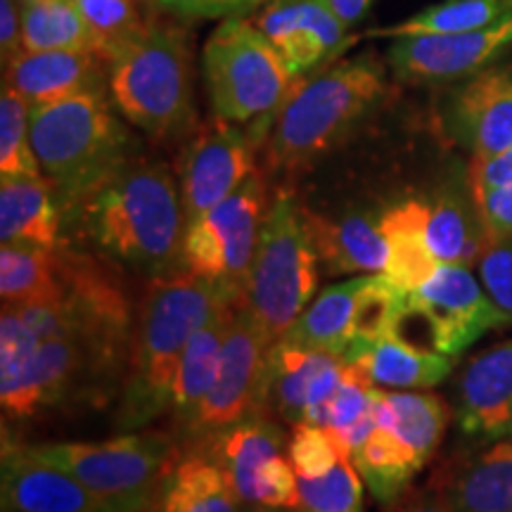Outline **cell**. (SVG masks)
<instances>
[{
  "mask_svg": "<svg viewBox=\"0 0 512 512\" xmlns=\"http://www.w3.org/2000/svg\"><path fill=\"white\" fill-rule=\"evenodd\" d=\"M3 512H8V510H3Z\"/></svg>",
  "mask_w": 512,
  "mask_h": 512,
  "instance_id": "cell-49",
  "label": "cell"
},
{
  "mask_svg": "<svg viewBox=\"0 0 512 512\" xmlns=\"http://www.w3.org/2000/svg\"><path fill=\"white\" fill-rule=\"evenodd\" d=\"M318 268L320 259L306 228L304 207H299L292 192L278 190L261 226L245 299L273 342L316 299Z\"/></svg>",
  "mask_w": 512,
  "mask_h": 512,
  "instance_id": "cell-9",
  "label": "cell"
},
{
  "mask_svg": "<svg viewBox=\"0 0 512 512\" xmlns=\"http://www.w3.org/2000/svg\"><path fill=\"white\" fill-rule=\"evenodd\" d=\"M105 67L110 64L93 50H19L5 62L3 83L31 105H46L91 88H105Z\"/></svg>",
  "mask_w": 512,
  "mask_h": 512,
  "instance_id": "cell-21",
  "label": "cell"
},
{
  "mask_svg": "<svg viewBox=\"0 0 512 512\" xmlns=\"http://www.w3.org/2000/svg\"><path fill=\"white\" fill-rule=\"evenodd\" d=\"M287 458L292 460L299 477L316 479L330 475L339 460L349 456L342 451L328 427L299 422V425H292V434L287 439Z\"/></svg>",
  "mask_w": 512,
  "mask_h": 512,
  "instance_id": "cell-39",
  "label": "cell"
},
{
  "mask_svg": "<svg viewBox=\"0 0 512 512\" xmlns=\"http://www.w3.org/2000/svg\"><path fill=\"white\" fill-rule=\"evenodd\" d=\"M22 50H93L95 38L76 0H24Z\"/></svg>",
  "mask_w": 512,
  "mask_h": 512,
  "instance_id": "cell-34",
  "label": "cell"
},
{
  "mask_svg": "<svg viewBox=\"0 0 512 512\" xmlns=\"http://www.w3.org/2000/svg\"><path fill=\"white\" fill-rule=\"evenodd\" d=\"M254 24L294 76H304L349 46L344 38L347 27L330 0H266Z\"/></svg>",
  "mask_w": 512,
  "mask_h": 512,
  "instance_id": "cell-16",
  "label": "cell"
},
{
  "mask_svg": "<svg viewBox=\"0 0 512 512\" xmlns=\"http://www.w3.org/2000/svg\"><path fill=\"white\" fill-rule=\"evenodd\" d=\"M22 50V15H17L15 0H0V53L3 64Z\"/></svg>",
  "mask_w": 512,
  "mask_h": 512,
  "instance_id": "cell-44",
  "label": "cell"
},
{
  "mask_svg": "<svg viewBox=\"0 0 512 512\" xmlns=\"http://www.w3.org/2000/svg\"><path fill=\"white\" fill-rule=\"evenodd\" d=\"M256 150L259 147L252 133H242L238 124L214 117L209 124L197 126L183 147L178 166L188 226L233 195L254 174Z\"/></svg>",
  "mask_w": 512,
  "mask_h": 512,
  "instance_id": "cell-14",
  "label": "cell"
},
{
  "mask_svg": "<svg viewBox=\"0 0 512 512\" xmlns=\"http://www.w3.org/2000/svg\"><path fill=\"white\" fill-rule=\"evenodd\" d=\"M351 463L368 484L377 503L392 505L406 494L408 484L422 470L415 456L377 422L375 432L361 448L351 453Z\"/></svg>",
  "mask_w": 512,
  "mask_h": 512,
  "instance_id": "cell-33",
  "label": "cell"
},
{
  "mask_svg": "<svg viewBox=\"0 0 512 512\" xmlns=\"http://www.w3.org/2000/svg\"><path fill=\"white\" fill-rule=\"evenodd\" d=\"M363 477L351 458H342L325 477H299L297 512H366Z\"/></svg>",
  "mask_w": 512,
  "mask_h": 512,
  "instance_id": "cell-38",
  "label": "cell"
},
{
  "mask_svg": "<svg viewBox=\"0 0 512 512\" xmlns=\"http://www.w3.org/2000/svg\"><path fill=\"white\" fill-rule=\"evenodd\" d=\"M242 512H297V510H280V508H261V505H245Z\"/></svg>",
  "mask_w": 512,
  "mask_h": 512,
  "instance_id": "cell-47",
  "label": "cell"
},
{
  "mask_svg": "<svg viewBox=\"0 0 512 512\" xmlns=\"http://www.w3.org/2000/svg\"><path fill=\"white\" fill-rule=\"evenodd\" d=\"M280 425L283 422L275 420L273 415L254 411L211 441L209 448H204L228 472L245 505H254L261 467L285 451L287 439Z\"/></svg>",
  "mask_w": 512,
  "mask_h": 512,
  "instance_id": "cell-25",
  "label": "cell"
},
{
  "mask_svg": "<svg viewBox=\"0 0 512 512\" xmlns=\"http://www.w3.org/2000/svg\"><path fill=\"white\" fill-rule=\"evenodd\" d=\"M448 126L472 159L496 157L512 147V72H479L453 95Z\"/></svg>",
  "mask_w": 512,
  "mask_h": 512,
  "instance_id": "cell-18",
  "label": "cell"
},
{
  "mask_svg": "<svg viewBox=\"0 0 512 512\" xmlns=\"http://www.w3.org/2000/svg\"><path fill=\"white\" fill-rule=\"evenodd\" d=\"M456 422L475 439L501 441L512 432V339L467 361L456 389Z\"/></svg>",
  "mask_w": 512,
  "mask_h": 512,
  "instance_id": "cell-17",
  "label": "cell"
},
{
  "mask_svg": "<svg viewBox=\"0 0 512 512\" xmlns=\"http://www.w3.org/2000/svg\"><path fill=\"white\" fill-rule=\"evenodd\" d=\"M121 117L157 143L188 140L197 131L190 38L181 27L152 19L107 74Z\"/></svg>",
  "mask_w": 512,
  "mask_h": 512,
  "instance_id": "cell-6",
  "label": "cell"
},
{
  "mask_svg": "<svg viewBox=\"0 0 512 512\" xmlns=\"http://www.w3.org/2000/svg\"><path fill=\"white\" fill-rule=\"evenodd\" d=\"M512 46V17L463 34L394 38L389 64L401 81L444 83L475 76Z\"/></svg>",
  "mask_w": 512,
  "mask_h": 512,
  "instance_id": "cell-15",
  "label": "cell"
},
{
  "mask_svg": "<svg viewBox=\"0 0 512 512\" xmlns=\"http://www.w3.org/2000/svg\"><path fill=\"white\" fill-rule=\"evenodd\" d=\"M387 91L384 67L361 55L299 76L259 140L266 176L294 181L351 136Z\"/></svg>",
  "mask_w": 512,
  "mask_h": 512,
  "instance_id": "cell-4",
  "label": "cell"
},
{
  "mask_svg": "<svg viewBox=\"0 0 512 512\" xmlns=\"http://www.w3.org/2000/svg\"><path fill=\"white\" fill-rule=\"evenodd\" d=\"M472 200L477 204V211L479 216H482V223L486 233H489L491 245L498 240L512 238V185L477 190L472 192Z\"/></svg>",
  "mask_w": 512,
  "mask_h": 512,
  "instance_id": "cell-41",
  "label": "cell"
},
{
  "mask_svg": "<svg viewBox=\"0 0 512 512\" xmlns=\"http://www.w3.org/2000/svg\"><path fill=\"white\" fill-rule=\"evenodd\" d=\"M131 337L76 332L34 342L0 323V403L5 420H31L50 408L110 396L124 382Z\"/></svg>",
  "mask_w": 512,
  "mask_h": 512,
  "instance_id": "cell-3",
  "label": "cell"
},
{
  "mask_svg": "<svg viewBox=\"0 0 512 512\" xmlns=\"http://www.w3.org/2000/svg\"><path fill=\"white\" fill-rule=\"evenodd\" d=\"M427 200H403L382 209V230L389 245L387 278L401 290L413 292L437 271L425 240Z\"/></svg>",
  "mask_w": 512,
  "mask_h": 512,
  "instance_id": "cell-30",
  "label": "cell"
},
{
  "mask_svg": "<svg viewBox=\"0 0 512 512\" xmlns=\"http://www.w3.org/2000/svg\"><path fill=\"white\" fill-rule=\"evenodd\" d=\"M392 512H451L444 498L434 486H425V489L411 491V494H403L399 501L392 503Z\"/></svg>",
  "mask_w": 512,
  "mask_h": 512,
  "instance_id": "cell-45",
  "label": "cell"
},
{
  "mask_svg": "<svg viewBox=\"0 0 512 512\" xmlns=\"http://www.w3.org/2000/svg\"><path fill=\"white\" fill-rule=\"evenodd\" d=\"M377 422L394 434L415 460L425 467L444 439L448 408L441 396L427 392H392L373 389Z\"/></svg>",
  "mask_w": 512,
  "mask_h": 512,
  "instance_id": "cell-28",
  "label": "cell"
},
{
  "mask_svg": "<svg viewBox=\"0 0 512 512\" xmlns=\"http://www.w3.org/2000/svg\"><path fill=\"white\" fill-rule=\"evenodd\" d=\"M0 496L8 512H117L72 475L41 463L8 439L3 441Z\"/></svg>",
  "mask_w": 512,
  "mask_h": 512,
  "instance_id": "cell-19",
  "label": "cell"
},
{
  "mask_svg": "<svg viewBox=\"0 0 512 512\" xmlns=\"http://www.w3.org/2000/svg\"><path fill=\"white\" fill-rule=\"evenodd\" d=\"M271 344L273 339L266 335L249 306L245 302L235 306L216 380L195 415L174 432L181 453L204 451L211 441L254 411Z\"/></svg>",
  "mask_w": 512,
  "mask_h": 512,
  "instance_id": "cell-12",
  "label": "cell"
},
{
  "mask_svg": "<svg viewBox=\"0 0 512 512\" xmlns=\"http://www.w3.org/2000/svg\"><path fill=\"white\" fill-rule=\"evenodd\" d=\"M425 240L439 266L479 264L482 254L491 247L475 200L467 204L465 197L451 190L427 200Z\"/></svg>",
  "mask_w": 512,
  "mask_h": 512,
  "instance_id": "cell-29",
  "label": "cell"
},
{
  "mask_svg": "<svg viewBox=\"0 0 512 512\" xmlns=\"http://www.w3.org/2000/svg\"><path fill=\"white\" fill-rule=\"evenodd\" d=\"M266 0H155L157 8L183 19L238 17L261 8Z\"/></svg>",
  "mask_w": 512,
  "mask_h": 512,
  "instance_id": "cell-42",
  "label": "cell"
},
{
  "mask_svg": "<svg viewBox=\"0 0 512 512\" xmlns=\"http://www.w3.org/2000/svg\"><path fill=\"white\" fill-rule=\"evenodd\" d=\"M432 486L451 512H512V444L496 441L441 467Z\"/></svg>",
  "mask_w": 512,
  "mask_h": 512,
  "instance_id": "cell-22",
  "label": "cell"
},
{
  "mask_svg": "<svg viewBox=\"0 0 512 512\" xmlns=\"http://www.w3.org/2000/svg\"><path fill=\"white\" fill-rule=\"evenodd\" d=\"M138 3L147 5V8H152V5H155V0H138ZM155 8H157V5H155Z\"/></svg>",
  "mask_w": 512,
  "mask_h": 512,
  "instance_id": "cell-48",
  "label": "cell"
},
{
  "mask_svg": "<svg viewBox=\"0 0 512 512\" xmlns=\"http://www.w3.org/2000/svg\"><path fill=\"white\" fill-rule=\"evenodd\" d=\"M240 302L221 306L219 311L202 325L195 335L190 337L188 347H185L181 363H178L176 380H174V396H171V422H174V432L195 415L204 396L209 394L211 384L219 373V363L223 354V344H226L228 325L233 318L235 306Z\"/></svg>",
  "mask_w": 512,
  "mask_h": 512,
  "instance_id": "cell-27",
  "label": "cell"
},
{
  "mask_svg": "<svg viewBox=\"0 0 512 512\" xmlns=\"http://www.w3.org/2000/svg\"><path fill=\"white\" fill-rule=\"evenodd\" d=\"M69 219L98 256L117 268L147 280L188 273L183 197L174 171L162 162L133 157L76 204Z\"/></svg>",
  "mask_w": 512,
  "mask_h": 512,
  "instance_id": "cell-1",
  "label": "cell"
},
{
  "mask_svg": "<svg viewBox=\"0 0 512 512\" xmlns=\"http://www.w3.org/2000/svg\"><path fill=\"white\" fill-rule=\"evenodd\" d=\"M202 69L214 117L238 126L254 124L249 133L256 147L299 79L256 24L242 15L226 17L211 31L202 50Z\"/></svg>",
  "mask_w": 512,
  "mask_h": 512,
  "instance_id": "cell-7",
  "label": "cell"
},
{
  "mask_svg": "<svg viewBox=\"0 0 512 512\" xmlns=\"http://www.w3.org/2000/svg\"><path fill=\"white\" fill-rule=\"evenodd\" d=\"M29 456L72 475L117 512H152L171 467L183 456L174 434L124 432L100 444H34Z\"/></svg>",
  "mask_w": 512,
  "mask_h": 512,
  "instance_id": "cell-8",
  "label": "cell"
},
{
  "mask_svg": "<svg viewBox=\"0 0 512 512\" xmlns=\"http://www.w3.org/2000/svg\"><path fill=\"white\" fill-rule=\"evenodd\" d=\"M228 472L207 451L178 458L166 475L152 512H242Z\"/></svg>",
  "mask_w": 512,
  "mask_h": 512,
  "instance_id": "cell-26",
  "label": "cell"
},
{
  "mask_svg": "<svg viewBox=\"0 0 512 512\" xmlns=\"http://www.w3.org/2000/svg\"><path fill=\"white\" fill-rule=\"evenodd\" d=\"M375 387L392 392H413V389H432L451 375L453 358L439 351L420 349L394 332L377 339L373 349L361 358Z\"/></svg>",
  "mask_w": 512,
  "mask_h": 512,
  "instance_id": "cell-31",
  "label": "cell"
},
{
  "mask_svg": "<svg viewBox=\"0 0 512 512\" xmlns=\"http://www.w3.org/2000/svg\"><path fill=\"white\" fill-rule=\"evenodd\" d=\"M330 356L325 351L297 347L285 339L273 342L266 354L254 411L273 415L283 425L304 422L313 380Z\"/></svg>",
  "mask_w": 512,
  "mask_h": 512,
  "instance_id": "cell-24",
  "label": "cell"
},
{
  "mask_svg": "<svg viewBox=\"0 0 512 512\" xmlns=\"http://www.w3.org/2000/svg\"><path fill=\"white\" fill-rule=\"evenodd\" d=\"M401 316L425 328L427 349L456 358L491 330L512 325L470 266L441 264L406 294Z\"/></svg>",
  "mask_w": 512,
  "mask_h": 512,
  "instance_id": "cell-13",
  "label": "cell"
},
{
  "mask_svg": "<svg viewBox=\"0 0 512 512\" xmlns=\"http://www.w3.org/2000/svg\"><path fill=\"white\" fill-rule=\"evenodd\" d=\"M271 207L268 176L256 169L233 195L185 228L183 254L190 273L214 280L245 302L261 226Z\"/></svg>",
  "mask_w": 512,
  "mask_h": 512,
  "instance_id": "cell-11",
  "label": "cell"
},
{
  "mask_svg": "<svg viewBox=\"0 0 512 512\" xmlns=\"http://www.w3.org/2000/svg\"><path fill=\"white\" fill-rule=\"evenodd\" d=\"M242 302L226 287L195 273L150 280L133 318L126 375L114 427L136 432L169 413L178 363L190 337L221 306Z\"/></svg>",
  "mask_w": 512,
  "mask_h": 512,
  "instance_id": "cell-2",
  "label": "cell"
},
{
  "mask_svg": "<svg viewBox=\"0 0 512 512\" xmlns=\"http://www.w3.org/2000/svg\"><path fill=\"white\" fill-rule=\"evenodd\" d=\"M467 183H470L472 192L512 185V147L496 157L472 159Z\"/></svg>",
  "mask_w": 512,
  "mask_h": 512,
  "instance_id": "cell-43",
  "label": "cell"
},
{
  "mask_svg": "<svg viewBox=\"0 0 512 512\" xmlns=\"http://www.w3.org/2000/svg\"><path fill=\"white\" fill-rule=\"evenodd\" d=\"M330 5L344 22V27H351V24H356L358 19L366 15L373 0H330Z\"/></svg>",
  "mask_w": 512,
  "mask_h": 512,
  "instance_id": "cell-46",
  "label": "cell"
},
{
  "mask_svg": "<svg viewBox=\"0 0 512 512\" xmlns=\"http://www.w3.org/2000/svg\"><path fill=\"white\" fill-rule=\"evenodd\" d=\"M31 147L64 216L133 159V138L105 88L31 105Z\"/></svg>",
  "mask_w": 512,
  "mask_h": 512,
  "instance_id": "cell-5",
  "label": "cell"
},
{
  "mask_svg": "<svg viewBox=\"0 0 512 512\" xmlns=\"http://www.w3.org/2000/svg\"><path fill=\"white\" fill-rule=\"evenodd\" d=\"M512 17V0H446L418 12L401 24L368 31V36L406 38L430 34H463L491 27Z\"/></svg>",
  "mask_w": 512,
  "mask_h": 512,
  "instance_id": "cell-35",
  "label": "cell"
},
{
  "mask_svg": "<svg viewBox=\"0 0 512 512\" xmlns=\"http://www.w3.org/2000/svg\"><path fill=\"white\" fill-rule=\"evenodd\" d=\"M64 294V245H3L0 297L3 304L53 302Z\"/></svg>",
  "mask_w": 512,
  "mask_h": 512,
  "instance_id": "cell-32",
  "label": "cell"
},
{
  "mask_svg": "<svg viewBox=\"0 0 512 512\" xmlns=\"http://www.w3.org/2000/svg\"><path fill=\"white\" fill-rule=\"evenodd\" d=\"M43 176L31 147V102L15 88L0 95V178Z\"/></svg>",
  "mask_w": 512,
  "mask_h": 512,
  "instance_id": "cell-37",
  "label": "cell"
},
{
  "mask_svg": "<svg viewBox=\"0 0 512 512\" xmlns=\"http://www.w3.org/2000/svg\"><path fill=\"white\" fill-rule=\"evenodd\" d=\"M62 221V202L48 178H0V240L3 245L62 247Z\"/></svg>",
  "mask_w": 512,
  "mask_h": 512,
  "instance_id": "cell-23",
  "label": "cell"
},
{
  "mask_svg": "<svg viewBox=\"0 0 512 512\" xmlns=\"http://www.w3.org/2000/svg\"><path fill=\"white\" fill-rule=\"evenodd\" d=\"M406 294L387 275L342 280L320 290L280 339L339 356L347 363L361 361L377 339L392 332Z\"/></svg>",
  "mask_w": 512,
  "mask_h": 512,
  "instance_id": "cell-10",
  "label": "cell"
},
{
  "mask_svg": "<svg viewBox=\"0 0 512 512\" xmlns=\"http://www.w3.org/2000/svg\"><path fill=\"white\" fill-rule=\"evenodd\" d=\"M306 228L320 266L332 275H384L389 245L382 230V211H347L342 216L313 214L304 209Z\"/></svg>",
  "mask_w": 512,
  "mask_h": 512,
  "instance_id": "cell-20",
  "label": "cell"
},
{
  "mask_svg": "<svg viewBox=\"0 0 512 512\" xmlns=\"http://www.w3.org/2000/svg\"><path fill=\"white\" fill-rule=\"evenodd\" d=\"M95 38V53L112 64L150 27L138 0H76Z\"/></svg>",
  "mask_w": 512,
  "mask_h": 512,
  "instance_id": "cell-36",
  "label": "cell"
},
{
  "mask_svg": "<svg viewBox=\"0 0 512 512\" xmlns=\"http://www.w3.org/2000/svg\"><path fill=\"white\" fill-rule=\"evenodd\" d=\"M477 271L489 297L512 323V238L498 240L486 249Z\"/></svg>",
  "mask_w": 512,
  "mask_h": 512,
  "instance_id": "cell-40",
  "label": "cell"
}]
</instances>
